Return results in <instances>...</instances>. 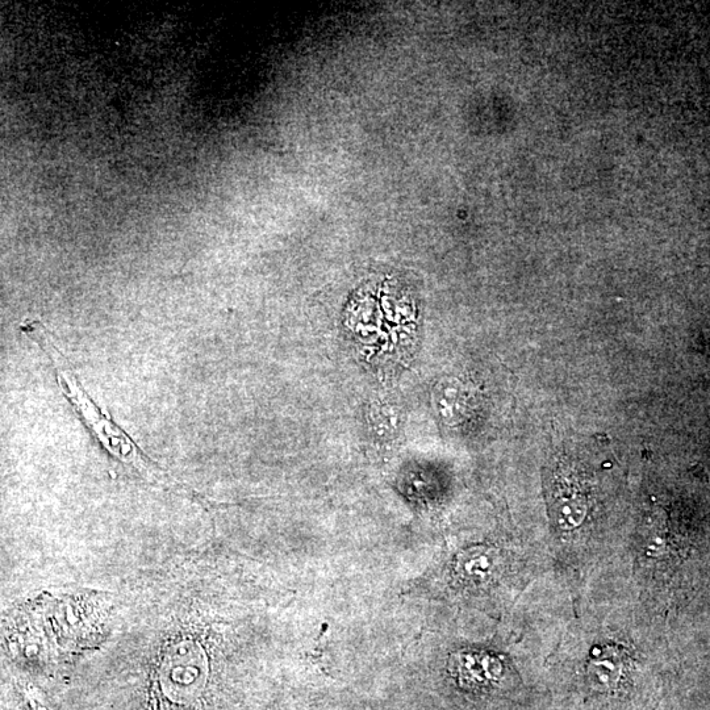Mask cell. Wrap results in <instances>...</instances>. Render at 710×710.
Returning a JSON list of instances; mask_svg holds the SVG:
<instances>
[{
	"label": "cell",
	"mask_w": 710,
	"mask_h": 710,
	"mask_svg": "<svg viewBox=\"0 0 710 710\" xmlns=\"http://www.w3.org/2000/svg\"><path fill=\"white\" fill-rule=\"evenodd\" d=\"M32 708L33 710H49L47 707H44L39 700L32 701Z\"/></svg>",
	"instance_id": "cell-5"
},
{
	"label": "cell",
	"mask_w": 710,
	"mask_h": 710,
	"mask_svg": "<svg viewBox=\"0 0 710 710\" xmlns=\"http://www.w3.org/2000/svg\"><path fill=\"white\" fill-rule=\"evenodd\" d=\"M557 501H555L554 516L559 526L565 530H571L582 524L587 515V497L583 494L582 488L568 483H557Z\"/></svg>",
	"instance_id": "cell-3"
},
{
	"label": "cell",
	"mask_w": 710,
	"mask_h": 710,
	"mask_svg": "<svg viewBox=\"0 0 710 710\" xmlns=\"http://www.w3.org/2000/svg\"><path fill=\"white\" fill-rule=\"evenodd\" d=\"M22 331L31 337L36 344L47 354L52 362L54 373L62 394L68 399L71 408L77 413L79 419L85 424L91 436H93L104 451H107L116 461L131 467L142 478L148 482L161 487H174L177 483L161 469L156 462L152 461L142 451L133 438L121 426L115 423L102 407L94 402L77 374L71 369L68 358L65 357L61 349L56 345L52 334L45 328L41 321H25Z\"/></svg>",
	"instance_id": "cell-1"
},
{
	"label": "cell",
	"mask_w": 710,
	"mask_h": 710,
	"mask_svg": "<svg viewBox=\"0 0 710 710\" xmlns=\"http://www.w3.org/2000/svg\"><path fill=\"white\" fill-rule=\"evenodd\" d=\"M621 666L617 661H613L612 658H604L596 661L591 667V674L597 686H603L605 688H611L615 686L618 678H620Z\"/></svg>",
	"instance_id": "cell-4"
},
{
	"label": "cell",
	"mask_w": 710,
	"mask_h": 710,
	"mask_svg": "<svg viewBox=\"0 0 710 710\" xmlns=\"http://www.w3.org/2000/svg\"><path fill=\"white\" fill-rule=\"evenodd\" d=\"M206 679V661L195 643L181 642L167 650L161 664L160 684L171 701L186 703L194 699Z\"/></svg>",
	"instance_id": "cell-2"
}]
</instances>
